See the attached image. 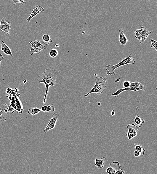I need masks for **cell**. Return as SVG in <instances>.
Masks as SVG:
<instances>
[{
    "label": "cell",
    "instance_id": "10",
    "mask_svg": "<svg viewBox=\"0 0 157 174\" xmlns=\"http://www.w3.org/2000/svg\"><path fill=\"white\" fill-rule=\"evenodd\" d=\"M147 89L144 85L138 82H131L129 87L127 88V90L134 91V92L139 90H145Z\"/></svg>",
    "mask_w": 157,
    "mask_h": 174
},
{
    "label": "cell",
    "instance_id": "20",
    "mask_svg": "<svg viewBox=\"0 0 157 174\" xmlns=\"http://www.w3.org/2000/svg\"><path fill=\"white\" fill-rule=\"evenodd\" d=\"M134 121L135 124L138 126V127L141 128L143 123L145 122V120L141 118L139 115H138L134 117Z\"/></svg>",
    "mask_w": 157,
    "mask_h": 174
},
{
    "label": "cell",
    "instance_id": "34",
    "mask_svg": "<svg viewBox=\"0 0 157 174\" xmlns=\"http://www.w3.org/2000/svg\"><path fill=\"white\" fill-rule=\"evenodd\" d=\"M1 137H0V139H1Z\"/></svg>",
    "mask_w": 157,
    "mask_h": 174
},
{
    "label": "cell",
    "instance_id": "17",
    "mask_svg": "<svg viewBox=\"0 0 157 174\" xmlns=\"http://www.w3.org/2000/svg\"><path fill=\"white\" fill-rule=\"evenodd\" d=\"M41 111L43 112L51 113L54 112L55 108L54 106L52 105H45L41 107Z\"/></svg>",
    "mask_w": 157,
    "mask_h": 174
},
{
    "label": "cell",
    "instance_id": "6",
    "mask_svg": "<svg viewBox=\"0 0 157 174\" xmlns=\"http://www.w3.org/2000/svg\"><path fill=\"white\" fill-rule=\"evenodd\" d=\"M29 45L31 46V49L29 53L31 55L34 53L39 54L43 50L46 49V47L41 44L39 40L31 41L29 42Z\"/></svg>",
    "mask_w": 157,
    "mask_h": 174
},
{
    "label": "cell",
    "instance_id": "15",
    "mask_svg": "<svg viewBox=\"0 0 157 174\" xmlns=\"http://www.w3.org/2000/svg\"><path fill=\"white\" fill-rule=\"evenodd\" d=\"M119 32L120 33L119 37V41L121 45L123 47H124L126 45L128 39L124 33V30L123 29L121 28L119 29Z\"/></svg>",
    "mask_w": 157,
    "mask_h": 174
},
{
    "label": "cell",
    "instance_id": "27",
    "mask_svg": "<svg viewBox=\"0 0 157 174\" xmlns=\"http://www.w3.org/2000/svg\"><path fill=\"white\" fill-rule=\"evenodd\" d=\"M134 156L136 157H138L141 156L140 153L137 151H135L134 152Z\"/></svg>",
    "mask_w": 157,
    "mask_h": 174
},
{
    "label": "cell",
    "instance_id": "4",
    "mask_svg": "<svg viewBox=\"0 0 157 174\" xmlns=\"http://www.w3.org/2000/svg\"><path fill=\"white\" fill-rule=\"evenodd\" d=\"M95 84L94 87L89 93L85 95V97H87L90 94L94 93H96L97 95H100L103 93L105 91L108 84L107 77L97 76L95 79Z\"/></svg>",
    "mask_w": 157,
    "mask_h": 174
},
{
    "label": "cell",
    "instance_id": "11",
    "mask_svg": "<svg viewBox=\"0 0 157 174\" xmlns=\"http://www.w3.org/2000/svg\"><path fill=\"white\" fill-rule=\"evenodd\" d=\"M121 169V166L119 162H113L110 163V166L106 170L109 174H115L116 171Z\"/></svg>",
    "mask_w": 157,
    "mask_h": 174
},
{
    "label": "cell",
    "instance_id": "32",
    "mask_svg": "<svg viewBox=\"0 0 157 174\" xmlns=\"http://www.w3.org/2000/svg\"><path fill=\"white\" fill-rule=\"evenodd\" d=\"M98 106H100L101 105V103H98Z\"/></svg>",
    "mask_w": 157,
    "mask_h": 174
},
{
    "label": "cell",
    "instance_id": "28",
    "mask_svg": "<svg viewBox=\"0 0 157 174\" xmlns=\"http://www.w3.org/2000/svg\"><path fill=\"white\" fill-rule=\"evenodd\" d=\"M124 173L125 171L121 168L120 170L117 171L115 174H123Z\"/></svg>",
    "mask_w": 157,
    "mask_h": 174
},
{
    "label": "cell",
    "instance_id": "24",
    "mask_svg": "<svg viewBox=\"0 0 157 174\" xmlns=\"http://www.w3.org/2000/svg\"><path fill=\"white\" fill-rule=\"evenodd\" d=\"M150 40L151 42V47L154 48L156 51H157V42L152 39H150Z\"/></svg>",
    "mask_w": 157,
    "mask_h": 174
},
{
    "label": "cell",
    "instance_id": "31",
    "mask_svg": "<svg viewBox=\"0 0 157 174\" xmlns=\"http://www.w3.org/2000/svg\"><path fill=\"white\" fill-rule=\"evenodd\" d=\"M120 78H118L117 79H116L115 80V82H118L120 81Z\"/></svg>",
    "mask_w": 157,
    "mask_h": 174
},
{
    "label": "cell",
    "instance_id": "33",
    "mask_svg": "<svg viewBox=\"0 0 157 174\" xmlns=\"http://www.w3.org/2000/svg\"><path fill=\"white\" fill-rule=\"evenodd\" d=\"M97 74H95V76H96V77H97Z\"/></svg>",
    "mask_w": 157,
    "mask_h": 174
},
{
    "label": "cell",
    "instance_id": "16",
    "mask_svg": "<svg viewBox=\"0 0 157 174\" xmlns=\"http://www.w3.org/2000/svg\"><path fill=\"white\" fill-rule=\"evenodd\" d=\"M106 160V158L105 157L100 159H95V165L98 169L102 168L104 166V162Z\"/></svg>",
    "mask_w": 157,
    "mask_h": 174
},
{
    "label": "cell",
    "instance_id": "13",
    "mask_svg": "<svg viewBox=\"0 0 157 174\" xmlns=\"http://www.w3.org/2000/svg\"><path fill=\"white\" fill-rule=\"evenodd\" d=\"M8 106L7 104H0V120L2 122L6 121L5 116L8 112Z\"/></svg>",
    "mask_w": 157,
    "mask_h": 174
},
{
    "label": "cell",
    "instance_id": "9",
    "mask_svg": "<svg viewBox=\"0 0 157 174\" xmlns=\"http://www.w3.org/2000/svg\"><path fill=\"white\" fill-rule=\"evenodd\" d=\"M11 28V24L10 22H6L4 21V18H1L0 22V31L3 33L9 35L10 33V29Z\"/></svg>",
    "mask_w": 157,
    "mask_h": 174
},
{
    "label": "cell",
    "instance_id": "23",
    "mask_svg": "<svg viewBox=\"0 0 157 174\" xmlns=\"http://www.w3.org/2000/svg\"><path fill=\"white\" fill-rule=\"evenodd\" d=\"M49 54L51 57L54 58L56 57L58 54V52L56 49H52L49 51Z\"/></svg>",
    "mask_w": 157,
    "mask_h": 174
},
{
    "label": "cell",
    "instance_id": "5",
    "mask_svg": "<svg viewBox=\"0 0 157 174\" xmlns=\"http://www.w3.org/2000/svg\"><path fill=\"white\" fill-rule=\"evenodd\" d=\"M151 34V32L149 31L145 26H142L140 29L135 31L134 37L138 39L141 44H143L149 35Z\"/></svg>",
    "mask_w": 157,
    "mask_h": 174
},
{
    "label": "cell",
    "instance_id": "21",
    "mask_svg": "<svg viewBox=\"0 0 157 174\" xmlns=\"http://www.w3.org/2000/svg\"><path fill=\"white\" fill-rule=\"evenodd\" d=\"M41 111V109L38 108L34 107L28 110V113L29 114L33 116L34 115L38 114Z\"/></svg>",
    "mask_w": 157,
    "mask_h": 174
},
{
    "label": "cell",
    "instance_id": "18",
    "mask_svg": "<svg viewBox=\"0 0 157 174\" xmlns=\"http://www.w3.org/2000/svg\"><path fill=\"white\" fill-rule=\"evenodd\" d=\"M42 43L45 45H49L50 43L52 42L49 35L44 34L42 36Z\"/></svg>",
    "mask_w": 157,
    "mask_h": 174
},
{
    "label": "cell",
    "instance_id": "14",
    "mask_svg": "<svg viewBox=\"0 0 157 174\" xmlns=\"http://www.w3.org/2000/svg\"><path fill=\"white\" fill-rule=\"evenodd\" d=\"M0 50L5 54L10 56H13L11 49L2 40L0 41Z\"/></svg>",
    "mask_w": 157,
    "mask_h": 174
},
{
    "label": "cell",
    "instance_id": "25",
    "mask_svg": "<svg viewBox=\"0 0 157 174\" xmlns=\"http://www.w3.org/2000/svg\"><path fill=\"white\" fill-rule=\"evenodd\" d=\"M12 1L13 2V5H15L18 3H20L22 5L26 4V2L24 1V0H12Z\"/></svg>",
    "mask_w": 157,
    "mask_h": 174
},
{
    "label": "cell",
    "instance_id": "2",
    "mask_svg": "<svg viewBox=\"0 0 157 174\" xmlns=\"http://www.w3.org/2000/svg\"><path fill=\"white\" fill-rule=\"evenodd\" d=\"M57 73L55 70L46 69L43 73L37 76V82L39 83H43L46 87V92L43 102L44 104L46 103L49 87H54L55 85L57 79Z\"/></svg>",
    "mask_w": 157,
    "mask_h": 174
},
{
    "label": "cell",
    "instance_id": "22",
    "mask_svg": "<svg viewBox=\"0 0 157 174\" xmlns=\"http://www.w3.org/2000/svg\"><path fill=\"white\" fill-rule=\"evenodd\" d=\"M127 90V88H120V89H118L116 91V92L112 94L111 95L115 96V98H118L119 95L121 94V93L124 91Z\"/></svg>",
    "mask_w": 157,
    "mask_h": 174
},
{
    "label": "cell",
    "instance_id": "1",
    "mask_svg": "<svg viewBox=\"0 0 157 174\" xmlns=\"http://www.w3.org/2000/svg\"><path fill=\"white\" fill-rule=\"evenodd\" d=\"M18 90H19L17 88L13 90L9 88L7 90L6 97L10 100V104L8 108V112L10 115H12L15 112L21 114L23 111V104L19 98L20 94L18 93Z\"/></svg>",
    "mask_w": 157,
    "mask_h": 174
},
{
    "label": "cell",
    "instance_id": "8",
    "mask_svg": "<svg viewBox=\"0 0 157 174\" xmlns=\"http://www.w3.org/2000/svg\"><path fill=\"white\" fill-rule=\"evenodd\" d=\"M60 115L59 114L55 113L54 112L52 115V116L48 123L46 128L44 130V132L46 133L51 130L55 128L56 122L57 121L58 118Z\"/></svg>",
    "mask_w": 157,
    "mask_h": 174
},
{
    "label": "cell",
    "instance_id": "3",
    "mask_svg": "<svg viewBox=\"0 0 157 174\" xmlns=\"http://www.w3.org/2000/svg\"><path fill=\"white\" fill-rule=\"evenodd\" d=\"M135 63V61L133 58L131 54L121 60L119 63L112 65L111 64L106 66L105 75L107 76H115L116 73L115 72V70L119 67L126 65H132Z\"/></svg>",
    "mask_w": 157,
    "mask_h": 174
},
{
    "label": "cell",
    "instance_id": "30",
    "mask_svg": "<svg viewBox=\"0 0 157 174\" xmlns=\"http://www.w3.org/2000/svg\"><path fill=\"white\" fill-rule=\"evenodd\" d=\"M111 115L112 116H113L115 115V112L114 110H113V111L111 112Z\"/></svg>",
    "mask_w": 157,
    "mask_h": 174
},
{
    "label": "cell",
    "instance_id": "12",
    "mask_svg": "<svg viewBox=\"0 0 157 174\" xmlns=\"http://www.w3.org/2000/svg\"><path fill=\"white\" fill-rule=\"evenodd\" d=\"M45 9L43 7L40 5H36L34 7L32 12L31 13L28 18L26 19L29 22H30L31 19L34 17H35L39 13L44 12Z\"/></svg>",
    "mask_w": 157,
    "mask_h": 174
},
{
    "label": "cell",
    "instance_id": "26",
    "mask_svg": "<svg viewBox=\"0 0 157 174\" xmlns=\"http://www.w3.org/2000/svg\"><path fill=\"white\" fill-rule=\"evenodd\" d=\"M131 82L128 81H125L123 83V85L124 88H128L130 85Z\"/></svg>",
    "mask_w": 157,
    "mask_h": 174
},
{
    "label": "cell",
    "instance_id": "7",
    "mask_svg": "<svg viewBox=\"0 0 157 174\" xmlns=\"http://www.w3.org/2000/svg\"><path fill=\"white\" fill-rule=\"evenodd\" d=\"M127 128L128 130L126 136L128 140H131L137 136L138 131L139 130V128L138 126L134 124H129L127 126Z\"/></svg>",
    "mask_w": 157,
    "mask_h": 174
},
{
    "label": "cell",
    "instance_id": "29",
    "mask_svg": "<svg viewBox=\"0 0 157 174\" xmlns=\"http://www.w3.org/2000/svg\"><path fill=\"white\" fill-rule=\"evenodd\" d=\"M4 58L3 56L1 54H0V65H1V62L4 60Z\"/></svg>",
    "mask_w": 157,
    "mask_h": 174
},
{
    "label": "cell",
    "instance_id": "19",
    "mask_svg": "<svg viewBox=\"0 0 157 174\" xmlns=\"http://www.w3.org/2000/svg\"><path fill=\"white\" fill-rule=\"evenodd\" d=\"M134 147L136 151L140 153L141 156H143L144 155L145 151V149L143 148L142 145L135 142L134 143Z\"/></svg>",
    "mask_w": 157,
    "mask_h": 174
}]
</instances>
